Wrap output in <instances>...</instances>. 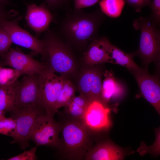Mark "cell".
I'll return each mask as SVG.
<instances>
[{
	"mask_svg": "<svg viewBox=\"0 0 160 160\" xmlns=\"http://www.w3.org/2000/svg\"><path fill=\"white\" fill-rule=\"evenodd\" d=\"M1 67V66H0V68Z\"/></svg>",
	"mask_w": 160,
	"mask_h": 160,
	"instance_id": "34",
	"label": "cell"
},
{
	"mask_svg": "<svg viewBox=\"0 0 160 160\" xmlns=\"http://www.w3.org/2000/svg\"><path fill=\"white\" fill-rule=\"evenodd\" d=\"M20 81L13 84L0 85V111L10 112L15 107L17 89Z\"/></svg>",
	"mask_w": 160,
	"mask_h": 160,
	"instance_id": "19",
	"label": "cell"
},
{
	"mask_svg": "<svg viewBox=\"0 0 160 160\" xmlns=\"http://www.w3.org/2000/svg\"><path fill=\"white\" fill-rule=\"evenodd\" d=\"M89 100L81 94L75 96L64 107V116L82 120L87 107Z\"/></svg>",
	"mask_w": 160,
	"mask_h": 160,
	"instance_id": "18",
	"label": "cell"
},
{
	"mask_svg": "<svg viewBox=\"0 0 160 160\" xmlns=\"http://www.w3.org/2000/svg\"><path fill=\"white\" fill-rule=\"evenodd\" d=\"M125 2L124 0H101L99 5L103 14L110 17L115 18L121 15Z\"/></svg>",
	"mask_w": 160,
	"mask_h": 160,
	"instance_id": "21",
	"label": "cell"
},
{
	"mask_svg": "<svg viewBox=\"0 0 160 160\" xmlns=\"http://www.w3.org/2000/svg\"><path fill=\"white\" fill-rule=\"evenodd\" d=\"M134 76L143 96L156 110H160V85L158 76L152 75L147 66L130 71Z\"/></svg>",
	"mask_w": 160,
	"mask_h": 160,
	"instance_id": "11",
	"label": "cell"
},
{
	"mask_svg": "<svg viewBox=\"0 0 160 160\" xmlns=\"http://www.w3.org/2000/svg\"><path fill=\"white\" fill-rule=\"evenodd\" d=\"M111 43L106 37L95 38L84 54L83 60L87 65L109 63V52Z\"/></svg>",
	"mask_w": 160,
	"mask_h": 160,
	"instance_id": "15",
	"label": "cell"
},
{
	"mask_svg": "<svg viewBox=\"0 0 160 160\" xmlns=\"http://www.w3.org/2000/svg\"><path fill=\"white\" fill-rule=\"evenodd\" d=\"M65 78L57 75L47 66L39 74V104L46 113L54 116L58 112L56 103Z\"/></svg>",
	"mask_w": 160,
	"mask_h": 160,
	"instance_id": "5",
	"label": "cell"
},
{
	"mask_svg": "<svg viewBox=\"0 0 160 160\" xmlns=\"http://www.w3.org/2000/svg\"><path fill=\"white\" fill-rule=\"evenodd\" d=\"M12 43L8 34L0 25V56L4 55L9 50Z\"/></svg>",
	"mask_w": 160,
	"mask_h": 160,
	"instance_id": "25",
	"label": "cell"
},
{
	"mask_svg": "<svg viewBox=\"0 0 160 160\" xmlns=\"http://www.w3.org/2000/svg\"><path fill=\"white\" fill-rule=\"evenodd\" d=\"M123 154L120 150L107 143L98 144L92 147L86 154L87 160H115L122 159Z\"/></svg>",
	"mask_w": 160,
	"mask_h": 160,
	"instance_id": "16",
	"label": "cell"
},
{
	"mask_svg": "<svg viewBox=\"0 0 160 160\" xmlns=\"http://www.w3.org/2000/svg\"><path fill=\"white\" fill-rule=\"evenodd\" d=\"M64 116V119L59 122L61 136L57 150L65 159H84L86 154L92 147V132L82 120Z\"/></svg>",
	"mask_w": 160,
	"mask_h": 160,
	"instance_id": "2",
	"label": "cell"
},
{
	"mask_svg": "<svg viewBox=\"0 0 160 160\" xmlns=\"http://www.w3.org/2000/svg\"><path fill=\"white\" fill-rule=\"evenodd\" d=\"M134 53H127L111 44L109 52V63L118 64L130 71L139 67L133 60Z\"/></svg>",
	"mask_w": 160,
	"mask_h": 160,
	"instance_id": "20",
	"label": "cell"
},
{
	"mask_svg": "<svg viewBox=\"0 0 160 160\" xmlns=\"http://www.w3.org/2000/svg\"><path fill=\"white\" fill-rule=\"evenodd\" d=\"M76 88L73 83L65 78L55 105L56 110L64 107L75 96Z\"/></svg>",
	"mask_w": 160,
	"mask_h": 160,
	"instance_id": "22",
	"label": "cell"
},
{
	"mask_svg": "<svg viewBox=\"0 0 160 160\" xmlns=\"http://www.w3.org/2000/svg\"><path fill=\"white\" fill-rule=\"evenodd\" d=\"M69 0H45L44 3L49 8L55 9L66 4Z\"/></svg>",
	"mask_w": 160,
	"mask_h": 160,
	"instance_id": "30",
	"label": "cell"
},
{
	"mask_svg": "<svg viewBox=\"0 0 160 160\" xmlns=\"http://www.w3.org/2000/svg\"><path fill=\"white\" fill-rule=\"evenodd\" d=\"M75 9H81L94 5L101 0H73Z\"/></svg>",
	"mask_w": 160,
	"mask_h": 160,
	"instance_id": "29",
	"label": "cell"
},
{
	"mask_svg": "<svg viewBox=\"0 0 160 160\" xmlns=\"http://www.w3.org/2000/svg\"><path fill=\"white\" fill-rule=\"evenodd\" d=\"M54 116L44 113L37 117L33 129L30 140L34 142L37 147L41 145L59 148L60 125L56 121Z\"/></svg>",
	"mask_w": 160,
	"mask_h": 160,
	"instance_id": "7",
	"label": "cell"
},
{
	"mask_svg": "<svg viewBox=\"0 0 160 160\" xmlns=\"http://www.w3.org/2000/svg\"><path fill=\"white\" fill-rule=\"evenodd\" d=\"M39 74L25 75L20 81L17 91L15 109L41 107L39 102Z\"/></svg>",
	"mask_w": 160,
	"mask_h": 160,
	"instance_id": "13",
	"label": "cell"
},
{
	"mask_svg": "<svg viewBox=\"0 0 160 160\" xmlns=\"http://www.w3.org/2000/svg\"><path fill=\"white\" fill-rule=\"evenodd\" d=\"M1 56L0 66H10L22 75L40 74L47 66L35 60L31 55L25 54L16 49L10 48Z\"/></svg>",
	"mask_w": 160,
	"mask_h": 160,
	"instance_id": "9",
	"label": "cell"
},
{
	"mask_svg": "<svg viewBox=\"0 0 160 160\" xmlns=\"http://www.w3.org/2000/svg\"><path fill=\"white\" fill-rule=\"evenodd\" d=\"M157 25L150 17H141L133 22L134 29L140 31L139 47L134 53L147 65L160 60V32Z\"/></svg>",
	"mask_w": 160,
	"mask_h": 160,
	"instance_id": "4",
	"label": "cell"
},
{
	"mask_svg": "<svg viewBox=\"0 0 160 160\" xmlns=\"http://www.w3.org/2000/svg\"><path fill=\"white\" fill-rule=\"evenodd\" d=\"M16 122L12 117H6L0 121V134L12 137L16 129Z\"/></svg>",
	"mask_w": 160,
	"mask_h": 160,
	"instance_id": "24",
	"label": "cell"
},
{
	"mask_svg": "<svg viewBox=\"0 0 160 160\" xmlns=\"http://www.w3.org/2000/svg\"><path fill=\"white\" fill-rule=\"evenodd\" d=\"M110 108L101 99H93L89 101L82 121L91 132L105 130L110 125Z\"/></svg>",
	"mask_w": 160,
	"mask_h": 160,
	"instance_id": "12",
	"label": "cell"
},
{
	"mask_svg": "<svg viewBox=\"0 0 160 160\" xmlns=\"http://www.w3.org/2000/svg\"><path fill=\"white\" fill-rule=\"evenodd\" d=\"M22 74L13 68H0V85L10 84L15 82Z\"/></svg>",
	"mask_w": 160,
	"mask_h": 160,
	"instance_id": "23",
	"label": "cell"
},
{
	"mask_svg": "<svg viewBox=\"0 0 160 160\" xmlns=\"http://www.w3.org/2000/svg\"><path fill=\"white\" fill-rule=\"evenodd\" d=\"M6 113L5 111H0V121L6 117L5 114Z\"/></svg>",
	"mask_w": 160,
	"mask_h": 160,
	"instance_id": "33",
	"label": "cell"
},
{
	"mask_svg": "<svg viewBox=\"0 0 160 160\" xmlns=\"http://www.w3.org/2000/svg\"><path fill=\"white\" fill-rule=\"evenodd\" d=\"M45 112L40 107L15 109L10 112L16 125L13 140L10 143L18 144L23 150L28 148L35 121L39 115Z\"/></svg>",
	"mask_w": 160,
	"mask_h": 160,
	"instance_id": "6",
	"label": "cell"
},
{
	"mask_svg": "<svg viewBox=\"0 0 160 160\" xmlns=\"http://www.w3.org/2000/svg\"><path fill=\"white\" fill-rule=\"evenodd\" d=\"M17 12L13 10L9 11L5 10H0V21L3 20H9L15 17Z\"/></svg>",
	"mask_w": 160,
	"mask_h": 160,
	"instance_id": "31",
	"label": "cell"
},
{
	"mask_svg": "<svg viewBox=\"0 0 160 160\" xmlns=\"http://www.w3.org/2000/svg\"><path fill=\"white\" fill-rule=\"evenodd\" d=\"M150 7L152 11L150 17L159 25L160 22V0H153Z\"/></svg>",
	"mask_w": 160,
	"mask_h": 160,
	"instance_id": "27",
	"label": "cell"
},
{
	"mask_svg": "<svg viewBox=\"0 0 160 160\" xmlns=\"http://www.w3.org/2000/svg\"><path fill=\"white\" fill-rule=\"evenodd\" d=\"M45 49L49 69L60 75L74 73L76 68L75 60L68 45L57 35L50 30L46 33L44 39Z\"/></svg>",
	"mask_w": 160,
	"mask_h": 160,
	"instance_id": "3",
	"label": "cell"
},
{
	"mask_svg": "<svg viewBox=\"0 0 160 160\" xmlns=\"http://www.w3.org/2000/svg\"><path fill=\"white\" fill-rule=\"evenodd\" d=\"M103 75L104 78L102 83L101 99L107 103L111 99L121 95L124 87L112 73L105 71Z\"/></svg>",
	"mask_w": 160,
	"mask_h": 160,
	"instance_id": "17",
	"label": "cell"
},
{
	"mask_svg": "<svg viewBox=\"0 0 160 160\" xmlns=\"http://www.w3.org/2000/svg\"><path fill=\"white\" fill-rule=\"evenodd\" d=\"M100 65H87L81 71L78 78L79 92L89 100L101 98L102 78L104 72Z\"/></svg>",
	"mask_w": 160,
	"mask_h": 160,
	"instance_id": "10",
	"label": "cell"
},
{
	"mask_svg": "<svg viewBox=\"0 0 160 160\" xmlns=\"http://www.w3.org/2000/svg\"><path fill=\"white\" fill-rule=\"evenodd\" d=\"M9 4V0H0V10H5L6 6Z\"/></svg>",
	"mask_w": 160,
	"mask_h": 160,
	"instance_id": "32",
	"label": "cell"
},
{
	"mask_svg": "<svg viewBox=\"0 0 160 160\" xmlns=\"http://www.w3.org/2000/svg\"><path fill=\"white\" fill-rule=\"evenodd\" d=\"M125 2L132 6L135 11L140 12L142 8L145 6L150 7L151 1V0H124Z\"/></svg>",
	"mask_w": 160,
	"mask_h": 160,
	"instance_id": "28",
	"label": "cell"
},
{
	"mask_svg": "<svg viewBox=\"0 0 160 160\" xmlns=\"http://www.w3.org/2000/svg\"><path fill=\"white\" fill-rule=\"evenodd\" d=\"M37 147L32 148L30 150L24 151L21 153L12 157L7 160H36L37 156L36 155Z\"/></svg>",
	"mask_w": 160,
	"mask_h": 160,
	"instance_id": "26",
	"label": "cell"
},
{
	"mask_svg": "<svg viewBox=\"0 0 160 160\" xmlns=\"http://www.w3.org/2000/svg\"><path fill=\"white\" fill-rule=\"evenodd\" d=\"M104 18L101 11L86 13L75 9L62 22L61 32L69 42L84 47L97 38L98 28Z\"/></svg>",
	"mask_w": 160,
	"mask_h": 160,
	"instance_id": "1",
	"label": "cell"
},
{
	"mask_svg": "<svg viewBox=\"0 0 160 160\" xmlns=\"http://www.w3.org/2000/svg\"><path fill=\"white\" fill-rule=\"evenodd\" d=\"M20 18L12 20H1L0 25L7 32L12 43L30 49L42 57H46L44 40L38 39L21 28L18 24Z\"/></svg>",
	"mask_w": 160,
	"mask_h": 160,
	"instance_id": "8",
	"label": "cell"
},
{
	"mask_svg": "<svg viewBox=\"0 0 160 160\" xmlns=\"http://www.w3.org/2000/svg\"><path fill=\"white\" fill-rule=\"evenodd\" d=\"M25 19L28 26L36 33H39L48 29L53 17L44 3L39 5L32 4L27 7Z\"/></svg>",
	"mask_w": 160,
	"mask_h": 160,
	"instance_id": "14",
	"label": "cell"
}]
</instances>
